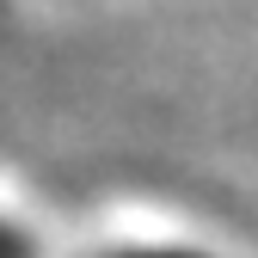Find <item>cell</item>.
I'll return each instance as SVG.
<instances>
[{
  "instance_id": "6da1fadb",
  "label": "cell",
  "mask_w": 258,
  "mask_h": 258,
  "mask_svg": "<svg viewBox=\"0 0 258 258\" xmlns=\"http://www.w3.org/2000/svg\"><path fill=\"white\" fill-rule=\"evenodd\" d=\"M123 258H190V252H123Z\"/></svg>"
}]
</instances>
